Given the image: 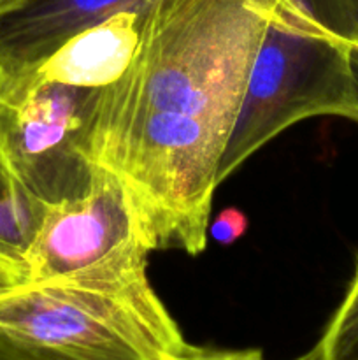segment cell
<instances>
[{
    "instance_id": "7a4b0ae2",
    "label": "cell",
    "mask_w": 358,
    "mask_h": 360,
    "mask_svg": "<svg viewBox=\"0 0 358 360\" xmlns=\"http://www.w3.org/2000/svg\"><path fill=\"white\" fill-rule=\"evenodd\" d=\"M357 27L343 0H279L256 51L218 185L283 130L312 116L358 123L351 53Z\"/></svg>"
},
{
    "instance_id": "5b68a950",
    "label": "cell",
    "mask_w": 358,
    "mask_h": 360,
    "mask_svg": "<svg viewBox=\"0 0 358 360\" xmlns=\"http://www.w3.org/2000/svg\"><path fill=\"white\" fill-rule=\"evenodd\" d=\"M153 252L121 179L98 165L86 195L48 206L27 255V281L128 280Z\"/></svg>"
},
{
    "instance_id": "ba28073f",
    "label": "cell",
    "mask_w": 358,
    "mask_h": 360,
    "mask_svg": "<svg viewBox=\"0 0 358 360\" xmlns=\"http://www.w3.org/2000/svg\"><path fill=\"white\" fill-rule=\"evenodd\" d=\"M48 206L21 183L0 144V257L27 269V255Z\"/></svg>"
},
{
    "instance_id": "277c9868",
    "label": "cell",
    "mask_w": 358,
    "mask_h": 360,
    "mask_svg": "<svg viewBox=\"0 0 358 360\" xmlns=\"http://www.w3.org/2000/svg\"><path fill=\"white\" fill-rule=\"evenodd\" d=\"M102 90L21 77L0 86V144L46 206L86 195L97 174L95 111Z\"/></svg>"
},
{
    "instance_id": "6da1fadb",
    "label": "cell",
    "mask_w": 358,
    "mask_h": 360,
    "mask_svg": "<svg viewBox=\"0 0 358 360\" xmlns=\"http://www.w3.org/2000/svg\"><path fill=\"white\" fill-rule=\"evenodd\" d=\"M279 0H153L132 63L100 91L93 158L128 190L154 250L199 255L218 169Z\"/></svg>"
},
{
    "instance_id": "2e32d148",
    "label": "cell",
    "mask_w": 358,
    "mask_h": 360,
    "mask_svg": "<svg viewBox=\"0 0 358 360\" xmlns=\"http://www.w3.org/2000/svg\"><path fill=\"white\" fill-rule=\"evenodd\" d=\"M351 62H353V76H354V84H357V94H358V51L353 48L351 53Z\"/></svg>"
},
{
    "instance_id": "8fae6325",
    "label": "cell",
    "mask_w": 358,
    "mask_h": 360,
    "mask_svg": "<svg viewBox=\"0 0 358 360\" xmlns=\"http://www.w3.org/2000/svg\"><path fill=\"white\" fill-rule=\"evenodd\" d=\"M183 360H263V357L258 350H207L193 347Z\"/></svg>"
},
{
    "instance_id": "4fadbf2b",
    "label": "cell",
    "mask_w": 358,
    "mask_h": 360,
    "mask_svg": "<svg viewBox=\"0 0 358 360\" xmlns=\"http://www.w3.org/2000/svg\"><path fill=\"white\" fill-rule=\"evenodd\" d=\"M295 360H329V359H326L325 348H323L321 341H318L311 350L305 352L304 355H300V357H297Z\"/></svg>"
},
{
    "instance_id": "8992f818",
    "label": "cell",
    "mask_w": 358,
    "mask_h": 360,
    "mask_svg": "<svg viewBox=\"0 0 358 360\" xmlns=\"http://www.w3.org/2000/svg\"><path fill=\"white\" fill-rule=\"evenodd\" d=\"M153 0H27L0 16V86L46 62L79 32Z\"/></svg>"
},
{
    "instance_id": "9c48e42d",
    "label": "cell",
    "mask_w": 358,
    "mask_h": 360,
    "mask_svg": "<svg viewBox=\"0 0 358 360\" xmlns=\"http://www.w3.org/2000/svg\"><path fill=\"white\" fill-rule=\"evenodd\" d=\"M319 341L329 360H358V255L350 287Z\"/></svg>"
},
{
    "instance_id": "5bb4252c",
    "label": "cell",
    "mask_w": 358,
    "mask_h": 360,
    "mask_svg": "<svg viewBox=\"0 0 358 360\" xmlns=\"http://www.w3.org/2000/svg\"><path fill=\"white\" fill-rule=\"evenodd\" d=\"M343 2H344V7H346L347 14H350V18L353 20L354 27H357V32H358V0H343ZM357 41H358V37H357Z\"/></svg>"
},
{
    "instance_id": "30bf717a",
    "label": "cell",
    "mask_w": 358,
    "mask_h": 360,
    "mask_svg": "<svg viewBox=\"0 0 358 360\" xmlns=\"http://www.w3.org/2000/svg\"><path fill=\"white\" fill-rule=\"evenodd\" d=\"M246 229H248V218L242 211L235 210V207H227L216 214L214 220L209 224V238L220 245H234L237 239L244 236Z\"/></svg>"
},
{
    "instance_id": "7c38bea8",
    "label": "cell",
    "mask_w": 358,
    "mask_h": 360,
    "mask_svg": "<svg viewBox=\"0 0 358 360\" xmlns=\"http://www.w3.org/2000/svg\"><path fill=\"white\" fill-rule=\"evenodd\" d=\"M27 281V269L20 264L0 257V294Z\"/></svg>"
},
{
    "instance_id": "9a60e30c",
    "label": "cell",
    "mask_w": 358,
    "mask_h": 360,
    "mask_svg": "<svg viewBox=\"0 0 358 360\" xmlns=\"http://www.w3.org/2000/svg\"><path fill=\"white\" fill-rule=\"evenodd\" d=\"M25 2H27V0H0V16L9 13V11L16 9L18 6H21V4Z\"/></svg>"
},
{
    "instance_id": "52a82bcc",
    "label": "cell",
    "mask_w": 358,
    "mask_h": 360,
    "mask_svg": "<svg viewBox=\"0 0 358 360\" xmlns=\"http://www.w3.org/2000/svg\"><path fill=\"white\" fill-rule=\"evenodd\" d=\"M147 7L119 11L79 32L60 46L42 65L23 77L104 90L118 81L132 63L142 35Z\"/></svg>"
},
{
    "instance_id": "e0dca14e",
    "label": "cell",
    "mask_w": 358,
    "mask_h": 360,
    "mask_svg": "<svg viewBox=\"0 0 358 360\" xmlns=\"http://www.w3.org/2000/svg\"><path fill=\"white\" fill-rule=\"evenodd\" d=\"M353 48H354V49H357V51H358V41H357V42H354V44H353Z\"/></svg>"
},
{
    "instance_id": "3957f363",
    "label": "cell",
    "mask_w": 358,
    "mask_h": 360,
    "mask_svg": "<svg viewBox=\"0 0 358 360\" xmlns=\"http://www.w3.org/2000/svg\"><path fill=\"white\" fill-rule=\"evenodd\" d=\"M192 350L147 273L0 294V360H183Z\"/></svg>"
}]
</instances>
